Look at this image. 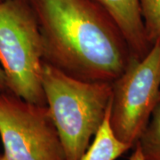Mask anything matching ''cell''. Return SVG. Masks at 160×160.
I'll return each instance as SVG.
<instances>
[{
  "label": "cell",
  "mask_w": 160,
  "mask_h": 160,
  "mask_svg": "<svg viewBox=\"0 0 160 160\" xmlns=\"http://www.w3.org/2000/svg\"><path fill=\"white\" fill-rule=\"evenodd\" d=\"M44 62L72 78L112 83L132 56L118 25L95 0H30Z\"/></svg>",
  "instance_id": "cell-1"
},
{
  "label": "cell",
  "mask_w": 160,
  "mask_h": 160,
  "mask_svg": "<svg viewBox=\"0 0 160 160\" xmlns=\"http://www.w3.org/2000/svg\"><path fill=\"white\" fill-rule=\"evenodd\" d=\"M42 85L67 160H79L109 109L112 83L72 78L44 62Z\"/></svg>",
  "instance_id": "cell-2"
},
{
  "label": "cell",
  "mask_w": 160,
  "mask_h": 160,
  "mask_svg": "<svg viewBox=\"0 0 160 160\" xmlns=\"http://www.w3.org/2000/svg\"><path fill=\"white\" fill-rule=\"evenodd\" d=\"M0 65L8 91L29 102L46 105L43 39L30 0L0 1Z\"/></svg>",
  "instance_id": "cell-3"
},
{
  "label": "cell",
  "mask_w": 160,
  "mask_h": 160,
  "mask_svg": "<svg viewBox=\"0 0 160 160\" xmlns=\"http://www.w3.org/2000/svg\"><path fill=\"white\" fill-rule=\"evenodd\" d=\"M160 94V39L142 59L132 57L112 82L109 124L115 135L133 148L149 123Z\"/></svg>",
  "instance_id": "cell-4"
},
{
  "label": "cell",
  "mask_w": 160,
  "mask_h": 160,
  "mask_svg": "<svg viewBox=\"0 0 160 160\" xmlns=\"http://www.w3.org/2000/svg\"><path fill=\"white\" fill-rule=\"evenodd\" d=\"M2 160H67L47 105L0 92Z\"/></svg>",
  "instance_id": "cell-5"
},
{
  "label": "cell",
  "mask_w": 160,
  "mask_h": 160,
  "mask_svg": "<svg viewBox=\"0 0 160 160\" xmlns=\"http://www.w3.org/2000/svg\"><path fill=\"white\" fill-rule=\"evenodd\" d=\"M103 6L118 25L131 49L132 56L143 58L151 45L145 36L139 0H95Z\"/></svg>",
  "instance_id": "cell-6"
},
{
  "label": "cell",
  "mask_w": 160,
  "mask_h": 160,
  "mask_svg": "<svg viewBox=\"0 0 160 160\" xmlns=\"http://www.w3.org/2000/svg\"><path fill=\"white\" fill-rule=\"evenodd\" d=\"M109 115L110 104L102 126L79 160H117L132 149L115 135L109 124Z\"/></svg>",
  "instance_id": "cell-7"
},
{
  "label": "cell",
  "mask_w": 160,
  "mask_h": 160,
  "mask_svg": "<svg viewBox=\"0 0 160 160\" xmlns=\"http://www.w3.org/2000/svg\"><path fill=\"white\" fill-rule=\"evenodd\" d=\"M136 144L144 160H160V94L149 123Z\"/></svg>",
  "instance_id": "cell-8"
},
{
  "label": "cell",
  "mask_w": 160,
  "mask_h": 160,
  "mask_svg": "<svg viewBox=\"0 0 160 160\" xmlns=\"http://www.w3.org/2000/svg\"><path fill=\"white\" fill-rule=\"evenodd\" d=\"M145 36L153 46L160 39V0H139Z\"/></svg>",
  "instance_id": "cell-9"
},
{
  "label": "cell",
  "mask_w": 160,
  "mask_h": 160,
  "mask_svg": "<svg viewBox=\"0 0 160 160\" xmlns=\"http://www.w3.org/2000/svg\"><path fill=\"white\" fill-rule=\"evenodd\" d=\"M129 160H144L142 150H141L138 144H135V146L133 147V151L130 156Z\"/></svg>",
  "instance_id": "cell-10"
},
{
  "label": "cell",
  "mask_w": 160,
  "mask_h": 160,
  "mask_svg": "<svg viewBox=\"0 0 160 160\" xmlns=\"http://www.w3.org/2000/svg\"><path fill=\"white\" fill-rule=\"evenodd\" d=\"M5 91H8L7 90V85H6V76L4 74L3 69L0 68V92Z\"/></svg>",
  "instance_id": "cell-11"
},
{
  "label": "cell",
  "mask_w": 160,
  "mask_h": 160,
  "mask_svg": "<svg viewBox=\"0 0 160 160\" xmlns=\"http://www.w3.org/2000/svg\"><path fill=\"white\" fill-rule=\"evenodd\" d=\"M0 160H2V154H0Z\"/></svg>",
  "instance_id": "cell-12"
},
{
  "label": "cell",
  "mask_w": 160,
  "mask_h": 160,
  "mask_svg": "<svg viewBox=\"0 0 160 160\" xmlns=\"http://www.w3.org/2000/svg\"><path fill=\"white\" fill-rule=\"evenodd\" d=\"M0 1H3V0H0Z\"/></svg>",
  "instance_id": "cell-13"
}]
</instances>
